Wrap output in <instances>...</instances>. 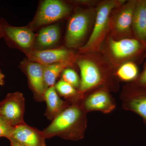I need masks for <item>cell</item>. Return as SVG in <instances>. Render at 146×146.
<instances>
[{
  "instance_id": "4fadbf2b",
  "label": "cell",
  "mask_w": 146,
  "mask_h": 146,
  "mask_svg": "<svg viewBox=\"0 0 146 146\" xmlns=\"http://www.w3.org/2000/svg\"><path fill=\"white\" fill-rule=\"evenodd\" d=\"M26 71L34 93L35 100L38 102L44 101L46 89L44 80V65L35 62H31L27 64Z\"/></svg>"
},
{
  "instance_id": "2e32d148",
  "label": "cell",
  "mask_w": 146,
  "mask_h": 146,
  "mask_svg": "<svg viewBox=\"0 0 146 146\" xmlns=\"http://www.w3.org/2000/svg\"><path fill=\"white\" fill-rule=\"evenodd\" d=\"M5 31L11 40L22 48H28L33 44L34 34L29 29L8 27L5 28Z\"/></svg>"
},
{
  "instance_id": "ac0fdd59",
  "label": "cell",
  "mask_w": 146,
  "mask_h": 146,
  "mask_svg": "<svg viewBox=\"0 0 146 146\" xmlns=\"http://www.w3.org/2000/svg\"><path fill=\"white\" fill-rule=\"evenodd\" d=\"M139 74L138 64L132 62L122 64L115 71V75L119 81L127 83L135 81Z\"/></svg>"
},
{
  "instance_id": "7c38bea8",
  "label": "cell",
  "mask_w": 146,
  "mask_h": 146,
  "mask_svg": "<svg viewBox=\"0 0 146 146\" xmlns=\"http://www.w3.org/2000/svg\"><path fill=\"white\" fill-rule=\"evenodd\" d=\"M9 138L23 146H46V138L42 131L26 123L14 127Z\"/></svg>"
},
{
  "instance_id": "277c9868",
  "label": "cell",
  "mask_w": 146,
  "mask_h": 146,
  "mask_svg": "<svg viewBox=\"0 0 146 146\" xmlns=\"http://www.w3.org/2000/svg\"><path fill=\"white\" fill-rule=\"evenodd\" d=\"M125 1V0L100 1L96 6V18L92 31L86 43L79 49V54L100 52L108 34L109 17L111 11Z\"/></svg>"
},
{
  "instance_id": "d4e9b609",
  "label": "cell",
  "mask_w": 146,
  "mask_h": 146,
  "mask_svg": "<svg viewBox=\"0 0 146 146\" xmlns=\"http://www.w3.org/2000/svg\"><path fill=\"white\" fill-rule=\"evenodd\" d=\"M4 76L0 72V85H2L4 83Z\"/></svg>"
},
{
  "instance_id": "d6986e66",
  "label": "cell",
  "mask_w": 146,
  "mask_h": 146,
  "mask_svg": "<svg viewBox=\"0 0 146 146\" xmlns=\"http://www.w3.org/2000/svg\"><path fill=\"white\" fill-rule=\"evenodd\" d=\"M59 36L60 30L58 27L57 25H50L40 31L37 41L42 46H49L57 42Z\"/></svg>"
},
{
  "instance_id": "e0dca14e",
  "label": "cell",
  "mask_w": 146,
  "mask_h": 146,
  "mask_svg": "<svg viewBox=\"0 0 146 146\" xmlns=\"http://www.w3.org/2000/svg\"><path fill=\"white\" fill-rule=\"evenodd\" d=\"M74 63L72 62H64L44 65V80L46 90L49 87L54 86L58 77L65 69L72 66Z\"/></svg>"
},
{
  "instance_id": "484cf974",
  "label": "cell",
  "mask_w": 146,
  "mask_h": 146,
  "mask_svg": "<svg viewBox=\"0 0 146 146\" xmlns=\"http://www.w3.org/2000/svg\"><path fill=\"white\" fill-rule=\"evenodd\" d=\"M145 11H146V0H145Z\"/></svg>"
},
{
  "instance_id": "8fae6325",
  "label": "cell",
  "mask_w": 146,
  "mask_h": 146,
  "mask_svg": "<svg viewBox=\"0 0 146 146\" xmlns=\"http://www.w3.org/2000/svg\"><path fill=\"white\" fill-rule=\"evenodd\" d=\"M70 11L68 5L56 0H47L42 3L35 18L36 26L52 23L65 17Z\"/></svg>"
},
{
  "instance_id": "44dd1931",
  "label": "cell",
  "mask_w": 146,
  "mask_h": 146,
  "mask_svg": "<svg viewBox=\"0 0 146 146\" xmlns=\"http://www.w3.org/2000/svg\"><path fill=\"white\" fill-rule=\"evenodd\" d=\"M62 79L70 84L78 91L80 84V79L77 73L72 68L65 69L62 74Z\"/></svg>"
},
{
  "instance_id": "7a4b0ae2",
  "label": "cell",
  "mask_w": 146,
  "mask_h": 146,
  "mask_svg": "<svg viewBox=\"0 0 146 146\" xmlns=\"http://www.w3.org/2000/svg\"><path fill=\"white\" fill-rule=\"evenodd\" d=\"M70 104L52 120L42 132L45 138L58 136L65 140L78 141L83 139L87 127V113L80 102L67 100Z\"/></svg>"
},
{
  "instance_id": "5bb4252c",
  "label": "cell",
  "mask_w": 146,
  "mask_h": 146,
  "mask_svg": "<svg viewBox=\"0 0 146 146\" xmlns=\"http://www.w3.org/2000/svg\"><path fill=\"white\" fill-rule=\"evenodd\" d=\"M44 101L47 104L45 116L51 121L70 104V101L68 100L64 101L60 98L54 86L49 87L46 90Z\"/></svg>"
},
{
  "instance_id": "cb8c5ba5",
  "label": "cell",
  "mask_w": 146,
  "mask_h": 146,
  "mask_svg": "<svg viewBox=\"0 0 146 146\" xmlns=\"http://www.w3.org/2000/svg\"><path fill=\"white\" fill-rule=\"evenodd\" d=\"M9 140L10 142L11 145V146H23L21 145V144L18 143L14 140H12V139L9 138Z\"/></svg>"
},
{
  "instance_id": "ba28073f",
  "label": "cell",
  "mask_w": 146,
  "mask_h": 146,
  "mask_svg": "<svg viewBox=\"0 0 146 146\" xmlns=\"http://www.w3.org/2000/svg\"><path fill=\"white\" fill-rule=\"evenodd\" d=\"M25 99L19 92L9 93L0 102V117L13 127L25 123Z\"/></svg>"
},
{
  "instance_id": "5b68a950",
  "label": "cell",
  "mask_w": 146,
  "mask_h": 146,
  "mask_svg": "<svg viewBox=\"0 0 146 146\" xmlns=\"http://www.w3.org/2000/svg\"><path fill=\"white\" fill-rule=\"evenodd\" d=\"M96 7H87L76 12L68 23L65 44L75 48L81 46L89 33H91L96 18Z\"/></svg>"
},
{
  "instance_id": "7402d4cb",
  "label": "cell",
  "mask_w": 146,
  "mask_h": 146,
  "mask_svg": "<svg viewBox=\"0 0 146 146\" xmlns=\"http://www.w3.org/2000/svg\"><path fill=\"white\" fill-rule=\"evenodd\" d=\"M14 127L11 125L3 118L0 117V137L9 139L13 132Z\"/></svg>"
},
{
  "instance_id": "8992f818",
  "label": "cell",
  "mask_w": 146,
  "mask_h": 146,
  "mask_svg": "<svg viewBox=\"0 0 146 146\" xmlns=\"http://www.w3.org/2000/svg\"><path fill=\"white\" fill-rule=\"evenodd\" d=\"M137 0H128L112 10L109 17L108 35L119 40L132 38V23ZM135 38V37H134Z\"/></svg>"
},
{
  "instance_id": "6da1fadb",
  "label": "cell",
  "mask_w": 146,
  "mask_h": 146,
  "mask_svg": "<svg viewBox=\"0 0 146 146\" xmlns=\"http://www.w3.org/2000/svg\"><path fill=\"white\" fill-rule=\"evenodd\" d=\"M75 63L81 76L80 86L74 98L80 101L86 94L100 87H106L111 92L119 89L115 69L100 52L78 54Z\"/></svg>"
},
{
  "instance_id": "603a6c76",
  "label": "cell",
  "mask_w": 146,
  "mask_h": 146,
  "mask_svg": "<svg viewBox=\"0 0 146 146\" xmlns=\"http://www.w3.org/2000/svg\"><path fill=\"white\" fill-rule=\"evenodd\" d=\"M131 83L138 87L146 89V63L144 65L143 71L139 74L136 80Z\"/></svg>"
},
{
  "instance_id": "52a82bcc",
  "label": "cell",
  "mask_w": 146,
  "mask_h": 146,
  "mask_svg": "<svg viewBox=\"0 0 146 146\" xmlns=\"http://www.w3.org/2000/svg\"><path fill=\"white\" fill-rule=\"evenodd\" d=\"M80 104L87 114L93 111L108 114L116 107L115 100L111 92L105 87H100L89 92L82 99Z\"/></svg>"
},
{
  "instance_id": "30bf717a",
  "label": "cell",
  "mask_w": 146,
  "mask_h": 146,
  "mask_svg": "<svg viewBox=\"0 0 146 146\" xmlns=\"http://www.w3.org/2000/svg\"><path fill=\"white\" fill-rule=\"evenodd\" d=\"M29 60L43 65L64 62L75 63L77 54L65 49H54L37 50H33L27 53Z\"/></svg>"
},
{
  "instance_id": "9c48e42d",
  "label": "cell",
  "mask_w": 146,
  "mask_h": 146,
  "mask_svg": "<svg viewBox=\"0 0 146 146\" xmlns=\"http://www.w3.org/2000/svg\"><path fill=\"white\" fill-rule=\"evenodd\" d=\"M120 98L123 109L140 116L146 125V89L127 83L123 86Z\"/></svg>"
},
{
  "instance_id": "3957f363",
  "label": "cell",
  "mask_w": 146,
  "mask_h": 146,
  "mask_svg": "<svg viewBox=\"0 0 146 146\" xmlns=\"http://www.w3.org/2000/svg\"><path fill=\"white\" fill-rule=\"evenodd\" d=\"M100 52L115 70L126 62L142 63L146 57V45L134 37L116 40L108 34Z\"/></svg>"
},
{
  "instance_id": "ffe728a7",
  "label": "cell",
  "mask_w": 146,
  "mask_h": 146,
  "mask_svg": "<svg viewBox=\"0 0 146 146\" xmlns=\"http://www.w3.org/2000/svg\"><path fill=\"white\" fill-rule=\"evenodd\" d=\"M55 88L59 95L61 96L65 97L66 100L75 97L78 91L70 84L62 79L56 84Z\"/></svg>"
},
{
  "instance_id": "9a60e30c",
  "label": "cell",
  "mask_w": 146,
  "mask_h": 146,
  "mask_svg": "<svg viewBox=\"0 0 146 146\" xmlns=\"http://www.w3.org/2000/svg\"><path fill=\"white\" fill-rule=\"evenodd\" d=\"M133 36L146 45V16L145 0H137L132 23Z\"/></svg>"
}]
</instances>
